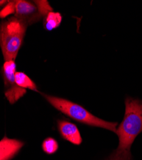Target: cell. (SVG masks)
I'll use <instances>...</instances> for the list:
<instances>
[{"instance_id":"cell-1","label":"cell","mask_w":142,"mask_h":160,"mask_svg":"<svg viewBox=\"0 0 142 160\" xmlns=\"http://www.w3.org/2000/svg\"><path fill=\"white\" fill-rule=\"evenodd\" d=\"M125 104L124 120L115 132L119 139L118 148L130 150L135 139L142 131V102L127 98Z\"/></svg>"},{"instance_id":"cell-2","label":"cell","mask_w":142,"mask_h":160,"mask_svg":"<svg viewBox=\"0 0 142 160\" xmlns=\"http://www.w3.org/2000/svg\"><path fill=\"white\" fill-rule=\"evenodd\" d=\"M42 96L53 107L76 121L88 126L105 128L115 132L117 130L116 128L118 125L117 122H108L100 119L90 113L79 104L65 99L45 94H42Z\"/></svg>"},{"instance_id":"cell-3","label":"cell","mask_w":142,"mask_h":160,"mask_svg":"<svg viewBox=\"0 0 142 160\" xmlns=\"http://www.w3.org/2000/svg\"><path fill=\"white\" fill-rule=\"evenodd\" d=\"M26 30V22L16 17L8 19L0 24V47L5 62L15 61Z\"/></svg>"},{"instance_id":"cell-4","label":"cell","mask_w":142,"mask_h":160,"mask_svg":"<svg viewBox=\"0 0 142 160\" xmlns=\"http://www.w3.org/2000/svg\"><path fill=\"white\" fill-rule=\"evenodd\" d=\"M16 65L14 60L5 62L3 66L5 86L7 88L5 94L12 104H14L27 93V90L21 88L16 83Z\"/></svg>"},{"instance_id":"cell-5","label":"cell","mask_w":142,"mask_h":160,"mask_svg":"<svg viewBox=\"0 0 142 160\" xmlns=\"http://www.w3.org/2000/svg\"><path fill=\"white\" fill-rule=\"evenodd\" d=\"M16 17L24 22L26 21L30 22L32 20H35L37 18H39L42 16L37 6L36 7L33 3L27 2L19 0L16 1Z\"/></svg>"},{"instance_id":"cell-6","label":"cell","mask_w":142,"mask_h":160,"mask_svg":"<svg viewBox=\"0 0 142 160\" xmlns=\"http://www.w3.org/2000/svg\"><path fill=\"white\" fill-rule=\"evenodd\" d=\"M58 128L61 136L65 140L77 145L82 143L80 132L74 124L65 120H59Z\"/></svg>"},{"instance_id":"cell-7","label":"cell","mask_w":142,"mask_h":160,"mask_svg":"<svg viewBox=\"0 0 142 160\" xmlns=\"http://www.w3.org/2000/svg\"><path fill=\"white\" fill-rule=\"evenodd\" d=\"M24 143L5 137L0 140V160H10L22 148Z\"/></svg>"},{"instance_id":"cell-8","label":"cell","mask_w":142,"mask_h":160,"mask_svg":"<svg viewBox=\"0 0 142 160\" xmlns=\"http://www.w3.org/2000/svg\"><path fill=\"white\" fill-rule=\"evenodd\" d=\"M62 16L59 12L51 11L47 13L44 19V27L48 30H53L58 28L61 22Z\"/></svg>"},{"instance_id":"cell-9","label":"cell","mask_w":142,"mask_h":160,"mask_svg":"<svg viewBox=\"0 0 142 160\" xmlns=\"http://www.w3.org/2000/svg\"><path fill=\"white\" fill-rule=\"evenodd\" d=\"M15 81L16 84L22 88L26 90L28 88L38 92L35 83L24 72H16L15 74Z\"/></svg>"},{"instance_id":"cell-10","label":"cell","mask_w":142,"mask_h":160,"mask_svg":"<svg viewBox=\"0 0 142 160\" xmlns=\"http://www.w3.org/2000/svg\"><path fill=\"white\" fill-rule=\"evenodd\" d=\"M106 160H131V154L130 150L117 148Z\"/></svg>"},{"instance_id":"cell-11","label":"cell","mask_w":142,"mask_h":160,"mask_svg":"<svg viewBox=\"0 0 142 160\" xmlns=\"http://www.w3.org/2000/svg\"><path fill=\"white\" fill-rule=\"evenodd\" d=\"M42 149L46 153L52 154L58 150V143L55 139L49 137L44 140L42 143Z\"/></svg>"},{"instance_id":"cell-12","label":"cell","mask_w":142,"mask_h":160,"mask_svg":"<svg viewBox=\"0 0 142 160\" xmlns=\"http://www.w3.org/2000/svg\"><path fill=\"white\" fill-rule=\"evenodd\" d=\"M16 12V1L9 2L8 4L0 11V18H5Z\"/></svg>"},{"instance_id":"cell-13","label":"cell","mask_w":142,"mask_h":160,"mask_svg":"<svg viewBox=\"0 0 142 160\" xmlns=\"http://www.w3.org/2000/svg\"><path fill=\"white\" fill-rule=\"evenodd\" d=\"M35 3L37 4L38 9L42 16H46L47 13L52 10L47 1H35Z\"/></svg>"},{"instance_id":"cell-14","label":"cell","mask_w":142,"mask_h":160,"mask_svg":"<svg viewBox=\"0 0 142 160\" xmlns=\"http://www.w3.org/2000/svg\"><path fill=\"white\" fill-rule=\"evenodd\" d=\"M6 2H7L4 1V0H0V5H2L5 4Z\"/></svg>"}]
</instances>
